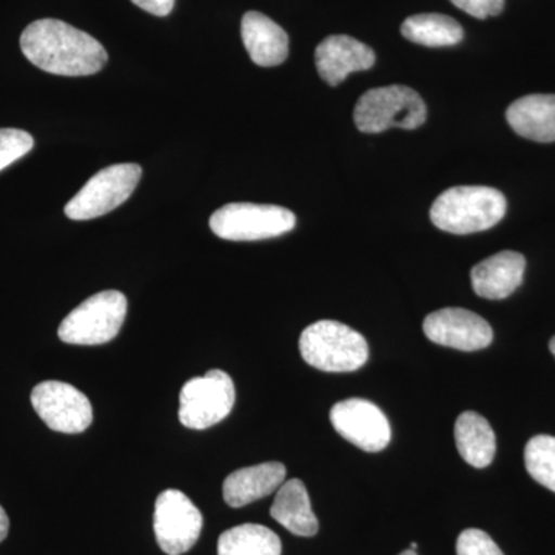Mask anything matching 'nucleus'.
<instances>
[{
  "label": "nucleus",
  "instance_id": "f257e3e1",
  "mask_svg": "<svg viewBox=\"0 0 555 555\" xmlns=\"http://www.w3.org/2000/svg\"><path fill=\"white\" fill-rule=\"evenodd\" d=\"M21 49L28 61L57 76H91L108 61L107 51L89 33L57 20L33 22L21 36Z\"/></svg>",
  "mask_w": 555,
  "mask_h": 555
},
{
  "label": "nucleus",
  "instance_id": "f03ea898",
  "mask_svg": "<svg viewBox=\"0 0 555 555\" xmlns=\"http://www.w3.org/2000/svg\"><path fill=\"white\" fill-rule=\"evenodd\" d=\"M507 203L500 190L485 185H460L441 193L430 207L436 228L454 235L485 232L506 215Z\"/></svg>",
  "mask_w": 555,
  "mask_h": 555
},
{
  "label": "nucleus",
  "instance_id": "7ed1b4c3",
  "mask_svg": "<svg viewBox=\"0 0 555 555\" xmlns=\"http://www.w3.org/2000/svg\"><path fill=\"white\" fill-rule=\"evenodd\" d=\"M299 352L323 372H353L367 363L369 346L360 332L334 320L310 324L299 337Z\"/></svg>",
  "mask_w": 555,
  "mask_h": 555
},
{
  "label": "nucleus",
  "instance_id": "20e7f679",
  "mask_svg": "<svg viewBox=\"0 0 555 555\" xmlns=\"http://www.w3.org/2000/svg\"><path fill=\"white\" fill-rule=\"evenodd\" d=\"M427 108L423 98L406 86H387L366 91L357 102L353 120L363 133H382L400 127L415 130L425 124Z\"/></svg>",
  "mask_w": 555,
  "mask_h": 555
},
{
  "label": "nucleus",
  "instance_id": "39448f33",
  "mask_svg": "<svg viewBox=\"0 0 555 555\" xmlns=\"http://www.w3.org/2000/svg\"><path fill=\"white\" fill-rule=\"evenodd\" d=\"M126 315V295L118 291L100 292L65 317L57 335L67 345H105L119 334Z\"/></svg>",
  "mask_w": 555,
  "mask_h": 555
},
{
  "label": "nucleus",
  "instance_id": "423d86ee",
  "mask_svg": "<svg viewBox=\"0 0 555 555\" xmlns=\"http://www.w3.org/2000/svg\"><path fill=\"white\" fill-rule=\"evenodd\" d=\"M297 225V217L288 208L268 204L233 203L218 208L210 218V229L228 241L276 238Z\"/></svg>",
  "mask_w": 555,
  "mask_h": 555
},
{
  "label": "nucleus",
  "instance_id": "0eeeda50",
  "mask_svg": "<svg viewBox=\"0 0 555 555\" xmlns=\"http://www.w3.org/2000/svg\"><path fill=\"white\" fill-rule=\"evenodd\" d=\"M233 379L219 369L189 379L179 396V422L189 429L203 430L218 425L235 406Z\"/></svg>",
  "mask_w": 555,
  "mask_h": 555
},
{
  "label": "nucleus",
  "instance_id": "6e6552de",
  "mask_svg": "<svg viewBox=\"0 0 555 555\" xmlns=\"http://www.w3.org/2000/svg\"><path fill=\"white\" fill-rule=\"evenodd\" d=\"M141 177L138 164H115L98 171L65 206V215L73 221L104 217L130 198Z\"/></svg>",
  "mask_w": 555,
  "mask_h": 555
},
{
  "label": "nucleus",
  "instance_id": "1a4fd4ad",
  "mask_svg": "<svg viewBox=\"0 0 555 555\" xmlns=\"http://www.w3.org/2000/svg\"><path fill=\"white\" fill-rule=\"evenodd\" d=\"M153 528L164 553L181 555L198 542L203 514L184 492L167 489L156 499Z\"/></svg>",
  "mask_w": 555,
  "mask_h": 555
},
{
  "label": "nucleus",
  "instance_id": "9d476101",
  "mask_svg": "<svg viewBox=\"0 0 555 555\" xmlns=\"http://www.w3.org/2000/svg\"><path fill=\"white\" fill-rule=\"evenodd\" d=\"M36 414L51 430L80 434L93 422V408L86 393L64 382H43L33 389Z\"/></svg>",
  "mask_w": 555,
  "mask_h": 555
},
{
  "label": "nucleus",
  "instance_id": "9b49d317",
  "mask_svg": "<svg viewBox=\"0 0 555 555\" xmlns=\"http://www.w3.org/2000/svg\"><path fill=\"white\" fill-rule=\"evenodd\" d=\"M331 423L345 440L372 454L386 449L392 437L389 420L382 409L364 398H349L334 404Z\"/></svg>",
  "mask_w": 555,
  "mask_h": 555
},
{
  "label": "nucleus",
  "instance_id": "f8f14e48",
  "mask_svg": "<svg viewBox=\"0 0 555 555\" xmlns=\"http://www.w3.org/2000/svg\"><path fill=\"white\" fill-rule=\"evenodd\" d=\"M423 331L436 345L476 352L491 345L494 332L488 321L470 310L447 308L425 318Z\"/></svg>",
  "mask_w": 555,
  "mask_h": 555
},
{
  "label": "nucleus",
  "instance_id": "ddd939ff",
  "mask_svg": "<svg viewBox=\"0 0 555 555\" xmlns=\"http://www.w3.org/2000/svg\"><path fill=\"white\" fill-rule=\"evenodd\" d=\"M318 75L328 86L337 87L350 73L374 67L375 53L366 43L346 35L328 36L315 51Z\"/></svg>",
  "mask_w": 555,
  "mask_h": 555
},
{
  "label": "nucleus",
  "instance_id": "4468645a",
  "mask_svg": "<svg viewBox=\"0 0 555 555\" xmlns=\"http://www.w3.org/2000/svg\"><path fill=\"white\" fill-rule=\"evenodd\" d=\"M526 259L517 251H500L478 262L470 272L474 292L486 299H505L520 287Z\"/></svg>",
  "mask_w": 555,
  "mask_h": 555
},
{
  "label": "nucleus",
  "instance_id": "2eb2a0df",
  "mask_svg": "<svg viewBox=\"0 0 555 555\" xmlns=\"http://www.w3.org/2000/svg\"><path fill=\"white\" fill-rule=\"evenodd\" d=\"M286 476V466L280 462L243 467L225 478L222 494L230 507L247 506L278 491Z\"/></svg>",
  "mask_w": 555,
  "mask_h": 555
},
{
  "label": "nucleus",
  "instance_id": "dca6fc26",
  "mask_svg": "<svg viewBox=\"0 0 555 555\" xmlns=\"http://www.w3.org/2000/svg\"><path fill=\"white\" fill-rule=\"evenodd\" d=\"M241 36L248 56L259 67H276L287 60V33L266 14L258 11L244 14Z\"/></svg>",
  "mask_w": 555,
  "mask_h": 555
},
{
  "label": "nucleus",
  "instance_id": "f3484780",
  "mask_svg": "<svg viewBox=\"0 0 555 555\" xmlns=\"http://www.w3.org/2000/svg\"><path fill=\"white\" fill-rule=\"evenodd\" d=\"M511 129L535 142H555V94H529L506 109Z\"/></svg>",
  "mask_w": 555,
  "mask_h": 555
},
{
  "label": "nucleus",
  "instance_id": "a211bd4d",
  "mask_svg": "<svg viewBox=\"0 0 555 555\" xmlns=\"http://www.w3.org/2000/svg\"><path fill=\"white\" fill-rule=\"evenodd\" d=\"M270 516L288 532L298 537L317 535L320 528L310 505L308 489L298 478L284 481L278 489L273 505L270 507Z\"/></svg>",
  "mask_w": 555,
  "mask_h": 555
},
{
  "label": "nucleus",
  "instance_id": "6ab92c4d",
  "mask_svg": "<svg viewBox=\"0 0 555 555\" xmlns=\"http://www.w3.org/2000/svg\"><path fill=\"white\" fill-rule=\"evenodd\" d=\"M455 443L467 465L483 469L491 465L496 451L494 429L477 412L466 411L455 422Z\"/></svg>",
  "mask_w": 555,
  "mask_h": 555
},
{
  "label": "nucleus",
  "instance_id": "aec40b11",
  "mask_svg": "<svg viewBox=\"0 0 555 555\" xmlns=\"http://www.w3.org/2000/svg\"><path fill=\"white\" fill-rule=\"evenodd\" d=\"M401 35L423 47H452L462 42V25L444 14L426 13L408 17L401 25Z\"/></svg>",
  "mask_w": 555,
  "mask_h": 555
},
{
  "label": "nucleus",
  "instance_id": "412c9836",
  "mask_svg": "<svg viewBox=\"0 0 555 555\" xmlns=\"http://www.w3.org/2000/svg\"><path fill=\"white\" fill-rule=\"evenodd\" d=\"M280 537L262 525L246 524L222 532L218 555H281Z\"/></svg>",
  "mask_w": 555,
  "mask_h": 555
},
{
  "label": "nucleus",
  "instance_id": "4be33fe9",
  "mask_svg": "<svg viewBox=\"0 0 555 555\" xmlns=\"http://www.w3.org/2000/svg\"><path fill=\"white\" fill-rule=\"evenodd\" d=\"M525 465L537 483L555 492V437H532L525 448Z\"/></svg>",
  "mask_w": 555,
  "mask_h": 555
},
{
  "label": "nucleus",
  "instance_id": "5701e85b",
  "mask_svg": "<svg viewBox=\"0 0 555 555\" xmlns=\"http://www.w3.org/2000/svg\"><path fill=\"white\" fill-rule=\"evenodd\" d=\"M35 139L20 129H0V171L31 152Z\"/></svg>",
  "mask_w": 555,
  "mask_h": 555
},
{
  "label": "nucleus",
  "instance_id": "b1692460",
  "mask_svg": "<svg viewBox=\"0 0 555 555\" xmlns=\"http://www.w3.org/2000/svg\"><path fill=\"white\" fill-rule=\"evenodd\" d=\"M456 555H505L481 529H465L456 539Z\"/></svg>",
  "mask_w": 555,
  "mask_h": 555
},
{
  "label": "nucleus",
  "instance_id": "393cba45",
  "mask_svg": "<svg viewBox=\"0 0 555 555\" xmlns=\"http://www.w3.org/2000/svg\"><path fill=\"white\" fill-rule=\"evenodd\" d=\"M452 3L469 16L486 20L489 16H499L505 9V0H451Z\"/></svg>",
  "mask_w": 555,
  "mask_h": 555
},
{
  "label": "nucleus",
  "instance_id": "a878e982",
  "mask_svg": "<svg viewBox=\"0 0 555 555\" xmlns=\"http://www.w3.org/2000/svg\"><path fill=\"white\" fill-rule=\"evenodd\" d=\"M139 9L153 16L166 17L173 11L175 0H131Z\"/></svg>",
  "mask_w": 555,
  "mask_h": 555
},
{
  "label": "nucleus",
  "instance_id": "bb28decb",
  "mask_svg": "<svg viewBox=\"0 0 555 555\" xmlns=\"http://www.w3.org/2000/svg\"><path fill=\"white\" fill-rule=\"evenodd\" d=\"M10 529V518L7 516L5 509L0 506V543L7 539Z\"/></svg>",
  "mask_w": 555,
  "mask_h": 555
},
{
  "label": "nucleus",
  "instance_id": "cd10ccee",
  "mask_svg": "<svg viewBox=\"0 0 555 555\" xmlns=\"http://www.w3.org/2000/svg\"><path fill=\"white\" fill-rule=\"evenodd\" d=\"M550 350L551 352H553V356L555 357V337L551 338Z\"/></svg>",
  "mask_w": 555,
  "mask_h": 555
},
{
  "label": "nucleus",
  "instance_id": "c85d7f7f",
  "mask_svg": "<svg viewBox=\"0 0 555 555\" xmlns=\"http://www.w3.org/2000/svg\"><path fill=\"white\" fill-rule=\"evenodd\" d=\"M400 555H416V553L414 550H406L403 551V553H401Z\"/></svg>",
  "mask_w": 555,
  "mask_h": 555
},
{
  "label": "nucleus",
  "instance_id": "c756f323",
  "mask_svg": "<svg viewBox=\"0 0 555 555\" xmlns=\"http://www.w3.org/2000/svg\"><path fill=\"white\" fill-rule=\"evenodd\" d=\"M411 550H414V551L416 550V543H415V542H414V543H412V545H411Z\"/></svg>",
  "mask_w": 555,
  "mask_h": 555
}]
</instances>
